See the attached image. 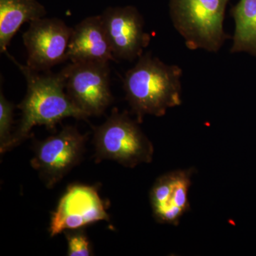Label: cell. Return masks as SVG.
Wrapping results in <instances>:
<instances>
[{"mask_svg": "<svg viewBox=\"0 0 256 256\" xmlns=\"http://www.w3.org/2000/svg\"><path fill=\"white\" fill-rule=\"evenodd\" d=\"M14 106L6 100L1 89L0 92V151L2 154L12 148L11 133Z\"/></svg>", "mask_w": 256, "mask_h": 256, "instance_id": "obj_14", "label": "cell"}, {"mask_svg": "<svg viewBox=\"0 0 256 256\" xmlns=\"http://www.w3.org/2000/svg\"><path fill=\"white\" fill-rule=\"evenodd\" d=\"M44 6L38 0H0V52L6 53L24 24L44 18Z\"/></svg>", "mask_w": 256, "mask_h": 256, "instance_id": "obj_12", "label": "cell"}, {"mask_svg": "<svg viewBox=\"0 0 256 256\" xmlns=\"http://www.w3.org/2000/svg\"><path fill=\"white\" fill-rule=\"evenodd\" d=\"M193 170H178L162 175L150 192L153 216L158 223L178 226L190 210L188 191Z\"/></svg>", "mask_w": 256, "mask_h": 256, "instance_id": "obj_10", "label": "cell"}, {"mask_svg": "<svg viewBox=\"0 0 256 256\" xmlns=\"http://www.w3.org/2000/svg\"><path fill=\"white\" fill-rule=\"evenodd\" d=\"M73 28L58 18H40L30 22L23 34L28 66L36 72L50 70L67 58Z\"/></svg>", "mask_w": 256, "mask_h": 256, "instance_id": "obj_7", "label": "cell"}, {"mask_svg": "<svg viewBox=\"0 0 256 256\" xmlns=\"http://www.w3.org/2000/svg\"><path fill=\"white\" fill-rule=\"evenodd\" d=\"M229 0H170L175 30L190 50L217 53L230 38L224 28Z\"/></svg>", "mask_w": 256, "mask_h": 256, "instance_id": "obj_3", "label": "cell"}, {"mask_svg": "<svg viewBox=\"0 0 256 256\" xmlns=\"http://www.w3.org/2000/svg\"><path fill=\"white\" fill-rule=\"evenodd\" d=\"M72 232H67L68 252L69 256H89L92 254L90 242L82 230L72 229Z\"/></svg>", "mask_w": 256, "mask_h": 256, "instance_id": "obj_15", "label": "cell"}, {"mask_svg": "<svg viewBox=\"0 0 256 256\" xmlns=\"http://www.w3.org/2000/svg\"><path fill=\"white\" fill-rule=\"evenodd\" d=\"M101 18L116 60L132 62L142 55L150 35L144 32V18L136 6H110Z\"/></svg>", "mask_w": 256, "mask_h": 256, "instance_id": "obj_8", "label": "cell"}, {"mask_svg": "<svg viewBox=\"0 0 256 256\" xmlns=\"http://www.w3.org/2000/svg\"><path fill=\"white\" fill-rule=\"evenodd\" d=\"M67 58L72 62L116 60L101 15L85 18L73 28Z\"/></svg>", "mask_w": 256, "mask_h": 256, "instance_id": "obj_11", "label": "cell"}, {"mask_svg": "<svg viewBox=\"0 0 256 256\" xmlns=\"http://www.w3.org/2000/svg\"><path fill=\"white\" fill-rule=\"evenodd\" d=\"M86 138L72 126L38 143L31 164L48 188H53L82 159Z\"/></svg>", "mask_w": 256, "mask_h": 256, "instance_id": "obj_6", "label": "cell"}, {"mask_svg": "<svg viewBox=\"0 0 256 256\" xmlns=\"http://www.w3.org/2000/svg\"><path fill=\"white\" fill-rule=\"evenodd\" d=\"M5 54L18 67L26 82V96L18 106L22 110V118L18 130L13 134L12 148L26 139L34 126H44L48 129H54L66 118L88 117L65 92V78L62 72L40 74L18 63L8 52Z\"/></svg>", "mask_w": 256, "mask_h": 256, "instance_id": "obj_1", "label": "cell"}, {"mask_svg": "<svg viewBox=\"0 0 256 256\" xmlns=\"http://www.w3.org/2000/svg\"><path fill=\"white\" fill-rule=\"evenodd\" d=\"M109 217L97 190L86 185L69 186L60 198L50 220L52 237L65 230L79 229Z\"/></svg>", "mask_w": 256, "mask_h": 256, "instance_id": "obj_9", "label": "cell"}, {"mask_svg": "<svg viewBox=\"0 0 256 256\" xmlns=\"http://www.w3.org/2000/svg\"><path fill=\"white\" fill-rule=\"evenodd\" d=\"M62 72L69 97L88 117L100 116L110 105L109 63L72 62Z\"/></svg>", "mask_w": 256, "mask_h": 256, "instance_id": "obj_5", "label": "cell"}, {"mask_svg": "<svg viewBox=\"0 0 256 256\" xmlns=\"http://www.w3.org/2000/svg\"><path fill=\"white\" fill-rule=\"evenodd\" d=\"M235 23L230 53L256 58V0H239L230 10Z\"/></svg>", "mask_w": 256, "mask_h": 256, "instance_id": "obj_13", "label": "cell"}, {"mask_svg": "<svg viewBox=\"0 0 256 256\" xmlns=\"http://www.w3.org/2000/svg\"><path fill=\"white\" fill-rule=\"evenodd\" d=\"M182 76L180 66L164 64L150 53L138 58L124 80L126 99L138 122L146 114L161 117L182 105Z\"/></svg>", "mask_w": 256, "mask_h": 256, "instance_id": "obj_2", "label": "cell"}, {"mask_svg": "<svg viewBox=\"0 0 256 256\" xmlns=\"http://www.w3.org/2000/svg\"><path fill=\"white\" fill-rule=\"evenodd\" d=\"M94 143L98 160H114L130 168L152 161V144L138 122L124 114L114 111L96 128Z\"/></svg>", "mask_w": 256, "mask_h": 256, "instance_id": "obj_4", "label": "cell"}]
</instances>
